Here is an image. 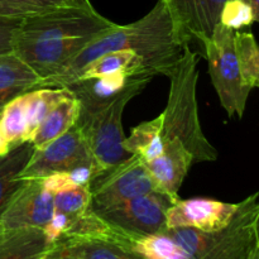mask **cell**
Segmentation results:
<instances>
[{
  "mask_svg": "<svg viewBox=\"0 0 259 259\" xmlns=\"http://www.w3.org/2000/svg\"><path fill=\"white\" fill-rule=\"evenodd\" d=\"M93 207L90 185H70L53 192V209L70 220Z\"/></svg>",
  "mask_w": 259,
  "mask_h": 259,
  "instance_id": "obj_25",
  "label": "cell"
},
{
  "mask_svg": "<svg viewBox=\"0 0 259 259\" xmlns=\"http://www.w3.org/2000/svg\"><path fill=\"white\" fill-rule=\"evenodd\" d=\"M157 191L156 184L146 164L131 156L94 177L90 182L93 209H104L133 197Z\"/></svg>",
  "mask_w": 259,
  "mask_h": 259,
  "instance_id": "obj_8",
  "label": "cell"
},
{
  "mask_svg": "<svg viewBox=\"0 0 259 259\" xmlns=\"http://www.w3.org/2000/svg\"><path fill=\"white\" fill-rule=\"evenodd\" d=\"M53 212V192L46 187L43 180H24L0 217V233L28 228L45 229Z\"/></svg>",
  "mask_w": 259,
  "mask_h": 259,
  "instance_id": "obj_9",
  "label": "cell"
},
{
  "mask_svg": "<svg viewBox=\"0 0 259 259\" xmlns=\"http://www.w3.org/2000/svg\"><path fill=\"white\" fill-rule=\"evenodd\" d=\"M172 204L166 195L152 191L113 206L93 210L114 229L136 239L166 230V214Z\"/></svg>",
  "mask_w": 259,
  "mask_h": 259,
  "instance_id": "obj_6",
  "label": "cell"
},
{
  "mask_svg": "<svg viewBox=\"0 0 259 259\" xmlns=\"http://www.w3.org/2000/svg\"><path fill=\"white\" fill-rule=\"evenodd\" d=\"M239 202L230 204L212 199H179L168 207L166 228H191L204 233L222 230L237 214Z\"/></svg>",
  "mask_w": 259,
  "mask_h": 259,
  "instance_id": "obj_11",
  "label": "cell"
},
{
  "mask_svg": "<svg viewBox=\"0 0 259 259\" xmlns=\"http://www.w3.org/2000/svg\"><path fill=\"white\" fill-rule=\"evenodd\" d=\"M234 48L243 82L249 89L259 86V48L254 35L248 32H234Z\"/></svg>",
  "mask_w": 259,
  "mask_h": 259,
  "instance_id": "obj_24",
  "label": "cell"
},
{
  "mask_svg": "<svg viewBox=\"0 0 259 259\" xmlns=\"http://www.w3.org/2000/svg\"><path fill=\"white\" fill-rule=\"evenodd\" d=\"M51 245L39 228L0 233V259H38Z\"/></svg>",
  "mask_w": 259,
  "mask_h": 259,
  "instance_id": "obj_16",
  "label": "cell"
},
{
  "mask_svg": "<svg viewBox=\"0 0 259 259\" xmlns=\"http://www.w3.org/2000/svg\"><path fill=\"white\" fill-rule=\"evenodd\" d=\"M80 168H91L95 177L93 156L82 133L75 124L47 146L34 149L19 174V179H45L53 174L72 172Z\"/></svg>",
  "mask_w": 259,
  "mask_h": 259,
  "instance_id": "obj_7",
  "label": "cell"
},
{
  "mask_svg": "<svg viewBox=\"0 0 259 259\" xmlns=\"http://www.w3.org/2000/svg\"><path fill=\"white\" fill-rule=\"evenodd\" d=\"M131 247L146 259H190L164 230L132 239Z\"/></svg>",
  "mask_w": 259,
  "mask_h": 259,
  "instance_id": "obj_26",
  "label": "cell"
},
{
  "mask_svg": "<svg viewBox=\"0 0 259 259\" xmlns=\"http://www.w3.org/2000/svg\"><path fill=\"white\" fill-rule=\"evenodd\" d=\"M94 37L95 35L15 43L13 52L17 53L42 80L62 70Z\"/></svg>",
  "mask_w": 259,
  "mask_h": 259,
  "instance_id": "obj_12",
  "label": "cell"
},
{
  "mask_svg": "<svg viewBox=\"0 0 259 259\" xmlns=\"http://www.w3.org/2000/svg\"><path fill=\"white\" fill-rule=\"evenodd\" d=\"M70 8H93L90 0H0V18L22 20Z\"/></svg>",
  "mask_w": 259,
  "mask_h": 259,
  "instance_id": "obj_21",
  "label": "cell"
},
{
  "mask_svg": "<svg viewBox=\"0 0 259 259\" xmlns=\"http://www.w3.org/2000/svg\"><path fill=\"white\" fill-rule=\"evenodd\" d=\"M259 15L253 12L250 5L242 0H225L219 15V23L232 30L250 27L257 22Z\"/></svg>",
  "mask_w": 259,
  "mask_h": 259,
  "instance_id": "obj_27",
  "label": "cell"
},
{
  "mask_svg": "<svg viewBox=\"0 0 259 259\" xmlns=\"http://www.w3.org/2000/svg\"><path fill=\"white\" fill-rule=\"evenodd\" d=\"M115 23L93 8H70L20 20L15 43L63 39L96 35L110 29Z\"/></svg>",
  "mask_w": 259,
  "mask_h": 259,
  "instance_id": "obj_5",
  "label": "cell"
},
{
  "mask_svg": "<svg viewBox=\"0 0 259 259\" xmlns=\"http://www.w3.org/2000/svg\"><path fill=\"white\" fill-rule=\"evenodd\" d=\"M115 72H126L132 76L149 75L141 56L133 50H120L105 53L89 63L80 72L76 81L90 80ZM151 76V75H149ZM153 77V76H152Z\"/></svg>",
  "mask_w": 259,
  "mask_h": 259,
  "instance_id": "obj_18",
  "label": "cell"
},
{
  "mask_svg": "<svg viewBox=\"0 0 259 259\" xmlns=\"http://www.w3.org/2000/svg\"><path fill=\"white\" fill-rule=\"evenodd\" d=\"M169 94L162 115V139L179 141L191 153L195 164L218 159V151L202 132L197 104L199 57L189 45L169 73Z\"/></svg>",
  "mask_w": 259,
  "mask_h": 259,
  "instance_id": "obj_2",
  "label": "cell"
},
{
  "mask_svg": "<svg viewBox=\"0 0 259 259\" xmlns=\"http://www.w3.org/2000/svg\"><path fill=\"white\" fill-rule=\"evenodd\" d=\"M168 9L175 37L181 46L197 40L205 45L211 35L225 0H162Z\"/></svg>",
  "mask_w": 259,
  "mask_h": 259,
  "instance_id": "obj_10",
  "label": "cell"
},
{
  "mask_svg": "<svg viewBox=\"0 0 259 259\" xmlns=\"http://www.w3.org/2000/svg\"><path fill=\"white\" fill-rule=\"evenodd\" d=\"M120 50L136 51L151 76L168 75L181 57L184 46L175 37L171 15L162 0L137 22L114 24L110 29L95 35L62 70L42 78L35 89L67 88L89 63L105 53Z\"/></svg>",
  "mask_w": 259,
  "mask_h": 259,
  "instance_id": "obj_1",
  "label": "cell"
},
{
  "mask_svg": "<svg viewBox=\"0 0 259 259\" xmlns=\"http://www.w3.org/2000/svg\"><path fill=\"white\" fill-rule=\"evenodd\" d=\"M162 126V115L134 126L131 136L124 139V149L132 156L138 157L144 163L152 161L163 151Z\"/></svg>",
  "mask_w": 259,
  "mask_h": 259,
  "instance_id": "obj_20",
  "label": "cell"
},
{
  "mask_svg": "<svg viewBox=\"0 0 259 259\" xmlns=\"http://www.w3.org/2000/svg\"><path fill=\"white\" fill-rule=\"evenodd\" d=\"M144 164L156 184L157 191L175 202L180 199V187L195 162L181 142L163 141L162 153Z\"/></svg>",
  "mask_w": 259,
  "mask_h": 259,
  "instance_id": "obj_13",
  "label": "cell"
},
{
  "mask_svg": "<svg viewBox=\"0 0 259 259\" xmlns=\"http://www.w3.org/2000/svg\"><path fill=\"white\" fill-rule=\"evenodd\" d=\"M38 259H80L70 248L60 242H55Z\"/></svg>",
  "mask_w": 259,
  "mask_h": 259,
  "instance_id": "obj_29",
  "label": "cell"
},
{
  "mask_svg": "<svg viewBox=\"0 0 259 259\" xmlns=\"http://www.w3.org/2000/svg\"><path fill=\"white\" fill-rule=\"evenodd\" d=\"M8 149L5 148V146L3 144V141H2V137H0V156H4V154L8 153Z\"/></svg>",
  "mask_w": 259,
  "mask_h": 259,
  "instance_id": "obj_31",
  "label": "cell"
},
{
  "mask_svg": "<svg viewBox=\"0 0 259 259\" xmlns=\"http://www.w3.org/2000/svg\"><path fill=\"white\" fill-rule=\"evenodd\" d=\"M151 80L149 75L133 76L126 88L109 103L94 109H80L75 124L93 156L95 177L132 156L123 147L125 139L121 125L123 111L126 104L141 94Z\"/></svg>",
  "mask_w": 259,
  "mask_h": 259,
  "instance_id": "obj_3",
  "label": "cell"
},
{
  "mask_svg": "<svg viewBox=\"0 0 259 259\" xmlns=\"http://www.w3.org/2000/svg\"><path fill=\"white\" fill-rule=\"evenodd\" d=\"M202 50L206 55L211 82L228 118L237 115L242 119L252 89L243 82L235 55L234 30L218 23Z\"/></svg>",
  "mask_w": 259,
  "mask_h": 259,
  "instance_id": "obj_4",
  "label": "cell"
},
{
  "mask_svg": "<svg viewBox=\"0 0 259 259\" xmlns=\"http://www.w3.org/2000/svg\"><path fill=\"white\" fill-rule=\"evenodd\" d=\"M39 81V76L17 53H0V110L17 96L34 90Z\"/></svg>",
  "mask_w": 259,
  "mask_h": 259,
  "instance_id": "obj_14",
  "label": "cell"
},
{
  "mask_svg": "<svg viewBox=\"0 0 259 259\" xmlns=\"http://www.w3.org/2000/svg\"><path fill=\"white\" fill-rule=\"evenodd\" d=\"M0 137L8 151L27 142L25 93L5 104L0 110Z\"/></svg>",
  "mask_w": 259,
  "mask_h": 259,
  "instance_id": "obj_23",
  "label": "cell"
},
{
  "mask_svg": "<svg viewBox=\"0 0 259 259\" xmlns=\"http://www.w3.org/2000/svg\"><path fill=\"white\" fill-rule=\"evenodd\" d=\"M34 147L30 142L20 144L4 156H0V217L24 180L19 174L32 157Z\"/></svg>",
  "mask_w": 259,
  "mask_h": 259,
  "instance_id": "obj_17",
  "label": "cell"
},
{
  "mask_svg": "<svg viewBox=\"0 0 259 259\" xmlns=\"http://www.w3.org/2000/svg\"><path fill=\"white\" fill-rule=\"evenodd\" d=\"M72 93V91H71ZM80 113V103L73 94L61 100L30 136L34 149H40L75 125Z\"/></svg>",
  "mask_w": 259,
  "mask_h": 259,
  "instance_id": "obj_15",
  "label": "cell"
},
{
  "mask_svg": "<svg viewBox=\"0 0 259 259\" xmlns=\"http://www.w3.org/2000/svg\"><path fill=\"white\" fill-rule=\"evenodd\" d=\"M19 24L20 20L0 18V53L13 51L15 34H17Z\"/></svg>",
  "mask_w": 259,
  "mask_h": 259,
  "instance_id": "obj_28",
  "label": "cell"
},
{
  "mask_svg": "<svg viewBox=\"0 0 259 259\" xmlns=\"http://www.w3.org/2000/svg\"><path fill=\"white\" fill-rule=\"evenodd\" d=\"M67 88H40L25 93V111H27V142L33 132L45 120L55 106L71 95Z\"/></svg>",
  "mask_w": 259,
  "mask_h": 259,
  "instance_id": "obj_22",
  "label": "cell"
},
{
  "mask_svg": "<svg viewBox=\"0 0 259 259\" xmlns=\"http://www.w3.org/2000/svg\"><path fill=\"white\" fill-rule=\"evenodd\" d=\"M242 2L247 3L248 5H250L253 12H254L257 15H259V0H242Z\"/></svg>",
  "mask_w": 259,
  "mask_h": 259,
  "instance_id": "obj_30",
  "label": "cell"
},
{
  "mask_svg": "<svg viewBox=\"0 0 259 259\" xmlns=\"http://www.w3.org/2000/svg\"><path fill=\"white\" fill-rule=\"evenodd\" d=\"M80 259H146L131 245L100 238H68L58 239Z\"/></svg>",
  "mask_w": 259,
  "mask_h": 259,
  "instance_id": "obj_19",
  "label": "cell"
}]
</instances>
